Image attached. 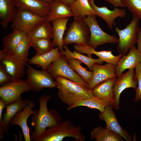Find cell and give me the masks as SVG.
<instances>
[{"instance_id":"cell-1","label":"cell","mask_w":141,"mask_h":141,"mask_svg":"<svg viewBox=\"0 0 141 141\" xmlns=\"http://www.w3.org/2000/svg\"><path fill=\"white\" fill-rule=\"evenodd\" d=\"M51 98L49 95H44L38 99L39 110L33 114L31 119V124L34 127V131L30 135L32 141H35L46 128L54 127L60 122L56 111L48 109V103Z\"/></svg>"},{"instance_id":"cell-2","label":"cell","mask_w":141,"mask_h":141,"mask_svg":"<svg viewBox=\"0 0 141 141\" xmlns=\"http://www.w3.org/2000/svg\"><path fill=\"white\" fill-rule=\"evenodd\" d=\"M55 81L58 89V96L68 107L77 101L94 96L92 90L85 88L76 83L60 76Z\"/></svg>"},{"instance_id":"cell-3","label":"cell","mask_w":141,"mask_h":141,"mask_svg":"<svg viewBox=\"0 0 141 141\" xmlns=\"http://www.w3.org/2000/svg\"><path fill=\"white\" fill-rule=\"evenodd\" d=\"M81 130V126H74L70 121L64 120L46 129L35 141H62L66 137H72L76 141H83L85 137Z\"/></svg>"},{"instance_id":"cell-4","label":"cell","mask_w":141,"mask_h":141,"mask_svg":"<svg viewBox=\"0 0 141 141\" xmlns=\"http://www.w3.org/2000/svg\"><path fill=\"white\" fill-rule=\"evenodd\" d=\"M90 30L83 19L74 16L63 37V45L75 44L88 45L90 39Z\"/></svg>"},{"instance_id":"cell-5","label":"cell","mask_w":141,"mask_h":141,"mask_svg":"<svg viewBox=\"0 0 141 141\" xmlns=\"http://www.w3.org/2000/svg\"><path fill=\"white\" fill-rule=\"evenodd\" d=\"M139 20L137 16L133 15L131 20L124 28L120 30L118 27L115 26L114 31L119 36L116 49L119 54L124 55L126 54L136 43L139 28L138 25Z\"/></svg>"},{"instance_id":"cell-6","label":"cell","mask_w":141,"mask_h":141,"mask_svg":"<svg viewBox=\"0 0 141 141\" xmlns=\"http://www.w3.org/2000/svg\"><path fill=\"white\" fill-rule=\"evenodd\" d=\"M46 70L54 80L60 76L73 81L85 88L89 89L88 85L72 69L66 57L62 54L53 61Z\"/></svg>"},{"instance_id":"cell-7","label":"cell","mask_w":141,"mask_h":141,"mask_svg":"<svg viewBox=\"0 0 141 141\" xmlns=\"http://www.w3.org/2000/svg\"><path fill=\"white\" fill-rule=\"evenodd\" d=\"M97 16H87L83 19L90 33L88 45L95 49L99 45L104 44L118 43L119 39L117 37L107 33L102 29L97 20Z\"/></svg>"},{"instance_id":"cell-8","label":"cell","mask_w":141,"mask_h":141,"mask_svg":"<svg viewBox=\"0 0 141 141\" xmlns=\"http://www.w3.org/2000/svg\"><path fill=\"white\" fill-rule=\"evenodd\" d=\"M31 90L27 80L13 79L0 87V98L7 105L22 100L21 95Z\"/></svg>"},{"instance_id":"cell-9","label":"cell","mask_w":141,"mask_h":141,"mask_svg":"<svg viewBox=\"0 0 141 141\" xmlns=\"http://www.w3.org/2000/svg\"><path fill=\"white\" fill-rule=\"evenodd\" d=\"M31 11L16 7V11L11 27L27 34L41 21L46 19Z\"/></svg>"},{"instance_id":"cell-10","label":"cell","mask_w":141,"mask_h":141,"mask_svg":"<svg viewBox=\"0 0 141 141\" xmlns=\"http://www.w3.org/2000/svg\"><path fill=\"white\" fill-rule=\"evenodd\" d=\"M134 68L128 69L118 77L113 87V96L110 105L117 111L120 106V97L122 92L126 89L132 88L136 90L137 88V81Z\"/></svg>"},{"instance_id":"cell-11","label":"cell","mask_w":141,"mask_h":141,"mask_svg":"<svg viewBox=\"0 0 141 141\" xmlns=\"http://www.w3.org/2000/svg\"><path fill=\"white\" fill-rule=\"evenodd\" d=\"M26 66V80L31 90L38 92L45 88H57L55 81L46 70H37L28 64Z\"/></svg>"},{"instance_id":"cell-12","label":"cell","mask_w":141,"mask_h":141,"mask_svg":"<svg viewBox=\"0 0 141 141\" xmlns=\"http://www.w3.org/2000/svg\"><path fill=\"white\" fill-rule=\"evenodd\" d=\"M27 61L18 58L13 54L0 50V63L3 64L13 79H21L25 73V66Z\"/></svg>"},{"instance_id":"cell-13","label":"cell","mask_w":141,"mask_h":141,"mask_svg":"<svg viewBox=\"0 0 141 141\" xmlns=\"http://www.w3.org/2000/svg\"><path fill=\"white\" fill-rule=\"evenodd\" d=\"M115 65L107 63L104 65L95 63L92 66L93 74L92 79L88 84L89 89L92 90L99 83L107 79L117 78Z\"/></svg>"},{"instance_id":"cell-14","label":"cell","mask_w":141,"mask_h":141,"mask_svg":"<svg viewBox=\"0 0 141 141\" xmlns=\"http://www.w3.org/2000/svg\"><path fill=\"white\" fill-rule=\"evenodd\" d=\"M36 106V103L30 99L22 110L17 114L10 121V123L12 125H17L20 127L25 141H31L30 129L27 124V120L31 115L34 114L37 111V109L32 110Z\"/></svg>"},{"instance_id":"cell-15","label":"cell","mask_w":141,"mask_h":141,"mask_svg":"<svg viewBox=\"0 0 141 141\" xmlns=\"http://www.w3.org/2000/svg\"><path fill=\"white\" fill-rule=\"evenodd\" d=\"M113 108L111 105H108L99 115L101 119L106 122L105 128L119 134L127 141H132V137L118 122Z\"/></svg>"},{"instance_id":"cell-16","label":"cell","mask_w":141,"mask_h":141,"mask_svg":"<svg viewBox=\"0 0 141 141\" xmlns=\"http://www.w3.org/2000/svg\"><path fill=\"white\" fill-rule=\"evenodd\" d=\"M89 2L91 7L97 13V16L105 22L110 30H112L113 26H115V20L116 18L119 17L123 18L126 15V11L124 9L115 7L113 10H111L105 7L97 6L94 1Z\"/></svg>"},{"instance_id":"cell-17","label":"cell","mask_w":141,"mask_h":141,"mask_svg":"<svg viewBox=\"0 0 141 141\" xmlns=\"http://www.w3.org/2000/svg\"><path fill=\"white\" fill-rule=\"evenodd\" d=\"M138 63H141V52L134 45L130 49L127 55L122 56L116 66V72L118 77L125 70L134 68Z\"/></svg>"},{"instance_id":"cell-18","label":"cell","mask_w":141,"mask_h":141,"mask_svg":"<svg viewBox=\"0 0 141 141\" xmlns=\"http://www.w3.org/2000/svg\"><path fill=\"white\" fill-rule=\"evenodd\" d=\"M74 48L76 51L83 54H86L88 56L91 57H92V54L95 55L107 63H111L116 66L123 55L120 54L117 56H114L112 53V50L97 51L88 45L75 44Z\"/></svg>"},{"instance_id":"cell-19","label":"cell","mask_w":141,"mask_h":141,"mask_svg":"<svg viewBox=\"0 0 141 141\" xmlns=\"http://www.w3.org/2000/svg\"><path fill=\"white\" fill-rule=\"evenodd\" d=\"M16 7L29 9L42 16L47 17L50 4L43 0H15Z\"/></svg>"},{"instance_id":"cell-20","label":"cell","mask_w":141,"mask_h":141,"mask_svg":"<svg viewBox=\"0 0 141 141\" xmlns=\"http://www.w3.org/2000/svg\"><path fill=\"white\" fill-rule=\"evenodd\" d=\"M15 0H0V24L4 29L14 20L16 11Z\"/></svg>"},{"instance_id":"cell-21","label":"cell","mask_w":141,"mask_h":141,"mask_svg":"<svg viewBox=\"0 0 141 141\" xmlns=\"http://www.w3.org/2000/svg\"><path fill=\"white\" fill-rule=\"evenodd\" d=\"M29 99L22 100L6 106V111L2 118V125L3 129L7 135H9L8 128L11 120L17 114L22 110Z\"/></svg>"},{"instance_id":"cell-22","label":"cell","mask_w":141,"mask_h":141,"mask_svg":"<svg viewBox=\"0 0 141 141\" xmlns=\"http://www.w3.org/2000/svg\"><path fill=\"white\" fill-rule=\"evenodd\" d=\"M74 16L69 5L61 1L54 0L50 3L47 20L51 22L55 20Z\"/></svg>"},{"instance_id":"cell-23","label":"cell","mask_w":141,"mask_h":141,"mask_svg":"<svg viewBox=\"0 0 141 141\" xmlns=\"http://www.w3.org/2000/svg\"><path fill=\"white\" fill-rule=\"evenodd\" d=\"M69 18L70 17H68L51 22L53 29L52 45L54 47H58L61 52L63 50V37Z\"/></svg>"},{"instance_id":"cell-24","label":"cell","mask_w":141,"mask_h":141,"mask_svg":"<svg viewBox=\"0 0 141 141\" xmlns=\"http://www.w3.org/2000/svg\"><path fill=\"white\" fill-rule=\"evenodd\" d=\"M117 78L109 79L97 85L92 90L94 96L107 100L111 104L113 96V87Z\"/></svg>"},{"instance_id":"cell-25","label":"cell","mask_w":141,"mask_h":141,"mask_svg":"<svg viewBox=\"0 0 141 141\" xmlns=\"http://www.w3.org/2000/svg\"><path fill=\"white\" fill-rule=\"evenodd\" d=\"M62 54L58 47H57L46 53L35 55L28 62L29 64L37 65L38 67H41L42 70H45Z\"/></svg>"},{"instance_id":"cell-26","label":"cell","mask_w":141,"mask_h":141,"mask_svg":"<svg viewBox=\"0 0 141 141\" xmlns=\"http://www.w3.org/2000/svg\"><path fill=\"white\" fill-rule=\"evenodd\" d=\"M26 35L27 34L21 30H13L12 33L3 38L2 50L7 53L13 54L16 47Z\"/></svg>"},{"instance_id":"cell-27","label":"cell","mask_w":141,"mask_h":141,"mask_svg":"<svg viewBox=\"0 0 141 141\" xmlns=\"http://www.w3.org/2000/svg\"><path fill=\"white\" fill-rule=\"evenodd\" d=\"M27 35L31 41L38 38L52 39L53 29L50 22L46 19L43 20L27 33Z\"/></svg>"},{"instance_id":"cell-28","label":"cell","mask_w":141,"mask_h":141,"mask_svg":"<svg viewBox=\"0 0 141 141\" xmlns=\"http://www.w3.org/2000/svg\"><path fill=\"white\" fill-rule=\"evenodd\" d=\"M74 16L84 19L88 16H97L90 5L88 0H75L69 5Z\"/></svg>"},{"instance_id":"cell-29","label":"cell","mask_w":141,"mask_h":141,"mask_svg":"<svg viewBox=\"0 0 141 141\" xmlns=\"http://www.w3.org/2000/svg\"><path fill=\"white\" fill-rule=\"evenodd\" d=\"M90 138L96 141H123V137L109 129L101 127L94 128L90 132Z\"/></svg>"},{"instance_id":"cell-30","label":"cell","mask_w":141,"mask_h":141,"mask_svg":"<svg viewBox=\"0 0 141 141\" xmlns=\"http://www.w3.org/2000/svg\"><path fill=\"white\" fill-rule=\"evenodd\" d=\"M110 103L105 99L93 96L87 99L78 101L70 107L67 108L68 110L80 106H85L91 109H96L100 112H103L105 107L110 105Z\"/></svg>"},{"instance_id":"cell-31","label":"cell","mask_w":141,"mask_h":141,"mask_svg":"<svg viewBox=\"0 0 141 141\" xmlns=\"http://www.w3.org/2000/svg\"><path fill=\"white\" fill-rule=\"evenodd\" d=\"M63 48L64 50H63L61 52L66 58H73L80 60L87 66L91 71L92 72V66L94 64L97 63L101 64L103 63L104 61L100 58L97 59L85 56L76 50L72 52L69 49L66 45H64Z\"/></svg>"},{"instance_id":"cell-32","label":"cell","mask_w":141,"mask_h":141,"mask_svg":"<svg viewBox=\"0 0 141 141\" xmlns=\"http://www.w3.org/2000/svg\"><path fill=\"white\" fill-rule=\"evenodd\" d=\"M66 58L72 69L88 85L92 79L93 72L83 67L81 65L82 62L80 60L73 58Z\"/></svg>"},{"instance_id":"cell-33","label":"cell","mask_w":141,"mask_h":141,"mask_svg":"<svg viewBox=\"0 0 141 141\" xmlns=\"http://www.w3.org/2000/svg\"><path fill=\"white\" fill-rule=\"evenodd\" d=\"M51 39L50 38H38L31 41V46L36 51V55L46 53L54 48Z\"/></svg>"},{"instance_id":"cell-34","label":"cell","mask_w":141,"mask_h":141,"mask_svg":"<svg viewBox=\"0 0 141 141\" xmlns=\"http://www.w3.org/2000/svg\"><path fill=\"white\" fill-rule=\"evenodd\" d=\"M31 46V41L26 35L16 47L13 54L20 59L28 61V52Z\"/></svg>"},{"instance_id":"cell-35","label":"cell","mask_w":141,"mask_h":141,"mask_svg":"<svg viewBox=\"0 0 141 141\" xmlns=\"http://www.w3.org/2000/svg\"><path fill=\"white\" fill-rule=\"evenodd\" d=\"M128 10L133 15L141 20V0H122Z\"/></svg>"},{"instance_id":"cell-36","label":"cell","mask_w":141,"mask_h":141,"mask_svg":"<svg viewBox=\"0 0 141 141\" xmlns=\"http://www.w3.org/2000/svg\"><path fill=\"white\" fill-rule=\"evenodd\" d=\"M137 81V88L134 100L136 102L141 101V63H138L134 67Z\"/></svg>"},{"instance_id":"cell-37","label":"cell","mask_w":141,"mask_h":141,"mask_svg":"<svg viewBox=\"0 0 141 141\" xmlns=\"http://www.w3.org/2000/svg\"><path fill=\"white\" fill-rule=\"evenodd\" d=\"M13 79L7 71L5 66L0 63V86H4Z\"/></svg>"},{"instance_id":"cell-38","label":"cell","mask_w":141,"mask_h":141,"mask_svg":"<svg viewBox=\"0 0 141 141\" xmlns=\"http://www.w3.org/2000/svg\"><path fill=\"white\" fill-rule=\"evenodd\" d=\"M6 105L2 99L0 98V140L3 138L5 132L3 128L2 112L4 108L5 107Z\"/></svg>"},{"instance_id":"cell-39","label":"cell","mask_w":141,"mask_h":141,"mask_svg":"<svg viewBox=\"0 0 141 141\" xmlns=\"http://www.w3.org/2000/svg\"><path fill=\"white\" fill-rule=\"evenodd\" d=\"M111 4L115 7H125L122 0H103Z\"/></svg>"},{"instance_id":"cell-40","label":"cell","mask_w":141,"mask_h":141,"mask_svg":"<svg viewBox=\"0 0 141 141\" xmlns=\"http://www.w3.org/2000/svg\"><path fill=\"white\" fill-rule=\"evenodd\" d=\"M136 43L137 44V48L141 52V27L139 28L138 31Z\"/></svg>"},{"instance_id":"cell-41","label":"cell","mask_w":141,"mask_h":141,"mask_svg":"<svg viewBox=\"0 0 141 141\" xmlns=\"http://www.w3.org/2000/svg\"><path fill=\"white\" fill-rule=\"evenodd\" d=\"M58 0L63 2L66 4L69 5L73 3L75 0Z\"/></svg>"},{"instance_id":"cell-42","label":"cell","mask_w":141,"mask_h":141,"mask_svg":"<svg viewBox=\"0 0 141 141\" xmlns=\"http://www.w3.org/2000/svg\"><path fill=\"white\" fill-rule=\"evenodd\" d=\"M44 1L46 2H48L50 4L52 3L54 1V0H43Z\"/></svg>"},{"instance_id":"cell-43","label":"cell","mask_w":141,"mask_h":141,"mask_svg":"<svg viewBox=\"0 0 141 141\" xmlns=\"http://www.w3.org/2000/svg\"><path fill=\"white\" fill-rule=\"evenodd\" d=\"M89 1H94V0H88Z\"/></svg>"}]
</instances>
